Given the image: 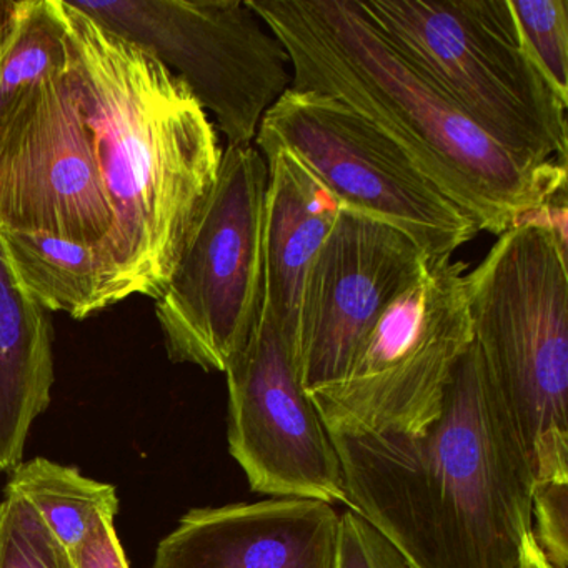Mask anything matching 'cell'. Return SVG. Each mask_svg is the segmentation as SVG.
<instances>
[{"label": "cell", "mask_w": 568, "mask_h": 568, "mask_svg": "<svg viewBox=\"0 0 568 568\" xmlns=\"http://www.w3.org/2000/svg\"><path fill=\"white\" fill-rule=\"evenodd\" d=\"M345 505L410 568H520L530 458L471 342L424 435H331Z\"/></svg>", "instance_id": "cell-1"}, {"label": "cell", "mask_w": 568, "mask_h": 568, "mask_svg": "<svg viewBox=\"0 0 568 568\" xmlns=\"http://www.w3.org/2000/svg\"><path fill=\"white\" fill-rule=\"evenodd\" d=\"M71 71L114 214V304L168 287L221 168L217 131L184 82L62 2Z\"/></svg>", "instance_id": "cell-2"}, {"label": "cell", "mask_w": 568, "mask_h": 568, "mask_svg": "<svg viewBox=\"0 0 568 568\" xmlns=\"http://www.w3.org/2000/svg\"><path fill=\"white\" fill-rule=\"evenodd\" d=\"M291 59V89L377 125L474 221L504 234L567 199V165L521 168L368 21L358 0H248Z\"/></svg>", "instance_id": "cell-3"}, {"label": "cell", "mask_w": 568, "mask_h": 568, "mask_svg": "<svg viewBox=\"0 0 568 568\" xmlns=\"http://www.w3.org/2000/svg\"><path fill=\"white\" fill-rule=\"evenodd\" d=\"M464 285L475 347L535 485L568 484L567 202L498 235Z\"/></svg>", "instance_id": "cell-4"}, {"label": "cell", "mask_w": 568, "mask_h": 568, "mask_svg": "<svg viewBox=\"0 0 568 568\" xmlns=\"http://www.w3.org/2000/svg\"><path fill=\"white\" fill-rule=\"evenodd\" d=\"M368 21L521 168L567 165V102L510 0H358Z\"/></svg>", "instance_id": "cell-5"}, {"label": "cell", "mask_w": 568, "mask_h": 568, "mask_svg": "<svg viewBox=\"0 0 568 568\" xmlns=\"http://www.w3.org/2000/svg\"><path fill=\"white\" fill-rule=\"evenodd\" d=\"M267 181V164L254 144L224 149L214 189L155 298L174 364L225 372L251 338L264 288Z\"/></svg>", "instance_id": "cell-6"}, {"label": "cell", "mask_w": 568, "mask_h": 568, "mask_svg": "<svg viewBox=\"0 0 568 568\" xmlns=\"http://www.w3.org/2000/svg\"><path fill=\"white\" fill-rule=\"evenodd\" d=\"M468 264L430 262L378 318L347 374L311 394L331 435H424L470 347Z\"/></svg>", "instance_id": "cell-7"}, {"label": "cell", "mask_w": 568, "mask_h": 568, "mask_svg": "<svg viewBox=\"0 0 568 568\" xmlns=\"http://www.w3.org/2000/svg\"><path fill=\"white\" fill-rule=\"evenodd\" d=\"M254 142L261 154L291 152L341 209L404 232L428 262L454 257L478 234L390 138L331 95L288 89Z\"/></svg>", "instance_id": "cell-8"}, {"label": "cell", "mask_w": 568, "mask_h": 568, "mask_svg": "<svg viewBox=\"0 0 568 568\" xmlns=\"http://www.w3.org/2000/svg\"><path fill=\"white\" fill-rule=\"evenodd\" d=\"M181 79L227 145L257 138L268 109L291 89V59L248 0L71 2Z\"/></svg>", "instance_id": "cell-9"}, {"label": "cell", "mask_w": 568, "mask_h": 568, "mask_svg": "<svg viewBox=\"0 0 568 568\" xmlns=\"http://www.w3.org/2000/svg\"><path fill=\"white\" fill-rule=\"evenodd\" d=\"M0 229L45 232L101 252L114 302V214L71 65L26 92L0 124Z\"/></svg>", "instance_id": "cell-10"}, {"label": "cell", "mask_w": 568, "mask_h": 568, "mask_svg": "<svg viewBox=\"0 0 568 568\" xmlns=\"http://www.w3.org/2000/svg\"><path fill=\"white\" fill-rule=\"evenodd\" d=\"M224 374L229 450L251 490L345 505L341 458L305 390L297 345L261 312Z\"/></svg>", "instance_id": "cell-11"}, {"label": "cell", "mask_w": 568, "mask_h": 568, "mask_svg": "<svg viewBox=\"0 0 568 568\" xmlns=\"http://www.w3.org/2000/svg\"><path fill=\"white\" fill-rule=\"evenodd\" d=\"M430 262L404 232L341 209L302 292L297 351L307 394L337 384L388 305Z\"/></svg>", "instance_id": "cell-12"}, {"label": "cell", "mask_w": 568, "mask_h": 568, "mask_svg": "<svg viewBox=\"0 0 568 568\" xmlns=\"http://www.w3.org/2000/svg\"><path fill=\"white\" fill-rule=\"evenodd\" d=\"M342 515L314 498L192 508L151 568H338Z\"/></svg>", "instance_id": "cell-13"}, {"label": "cell", "mask_w": 568, "mask_h": 568, "mask_svg": "<svg viewBox=\"0 0 568 568\" xmlns=\"http://www.w3.org/2000/svg\"><path fill=\"white\" fill-rule=\"evenodd\" d=\"M262 155L268 181L262 231L261 312L297 345L305 277L337 221L341 205L291 152L278 149Z\"/></svg>", "instance_id": "cell-14"}, {"label": "cell", "mask_w": 568, "mask_h": 568, "mask_svg": "<svg viewBox=\"0 0 568 568\" xmlns=\"http://www.w3.org/2000/svg\"><path fill=\"white\" fill-rule=\"evenodd\" d=\"M55 382L49 312L19 284L0 242V474L24 462L34 422Z\"/></svg>", "instance_id": "cell-15"}, {"label": "cell", "mask_w": 568, "mask_h": 568, "mask_svg": "<svg viewBox=\"0 0 568 568\" xmlns=\"http://www.w3.org/2000/svg\"><path fill=\"white\" fill-rule=\"evenodd\" d=\"M0 242L19 284L45 311L82 321L114 305L111 267L95 248L12 229H0Z\"/></svg>", "instance_id": "cell-16"}, {"label": "cell", "mask_w": 568, "mask_h": 568, "mask_svg": "<svg viewBox=\"0 0 568 568\" xmlns=\"http://www.w3.org/2000/svg\"><path fill=\"white\" fill-rule=\"evenodd\" d=\"M69 65L62 0H0V124L26 92Z\"/></svg>", "instance_id": "cell-17"}, {"label": "cell", "mask_w": 568, "mask_h": 568, "mask_svg": "<svg viewBox=\"0 0 568 568\" xmlns=\"http://www.w3.org/2000/svg\"><path fill=\"white\" fill-rule=\"evenodd\" d=\"M4 494L24 498L68 550L101 518H115L121 507L114 485L44 457L21 462L11 471Z\"/></svg>", "instance_id": "cell-18"}, {"label": "cell", "mask_w": 568, "mask_h": 568, "mask_svg": "<svg viewBox=\"0 0 568 568\" xmlns=\"http://www.w3.org/2000/svg\"><path fill=\"white\" fill-rule=\"evenodd\" d=\"M525 45L568 104V0H510Z\"/></svg>", "instance_id": "cell-19"}, {"label": "cell", "mask_w": 568, "mask_h": 568, "mask_svg": "<svg viewBox=\"0 0 568 568\" xmlns=\"http://www.w3.org/2000/svg\"><path fill=\"white\" fill-rule=\"evenodd\" d=\"M0 568H74L68 548L14 494L0 501Z\"/></svg>", "instance_id": "cell-20"}, {"label": "cell", "mask_w": 568, "mask_h": 568, "mask_svg": "<svg viewBox=\"0 0 568 568\" xmlns=\"http://www.w3.org/2000/svg\"><path fill=\"white\" fill-rule=\"evenodd\" d=\"M531 534L551 567H568V484L535 485Z\"/></svg>", "instance_id": "cell-21"}, {"label": "cell", "mask_w": 568, "mask_h": 568, "mask_svg": "<svg viewBox=\"0 0 568 568\" xmlns=\"http://www.w3.org/2000/svg\"><path fill=\"white\" fill-rule=\"evenodd\" d=\"M338 568H410V565L372 525L348 510L342 514Z\"/></svg>", "instance_id": "cell-22"}, {"label": "cell", "mask_w": 568, "mask_h": 568, "mask_svg": "<svg viewBox=\"0 0 568 568\" xmlns=\"http://www.w3.org/2000/svg\"><path fill=\"white\" fill-rule=\"evenodd\" d=\"M69 555L74 568H129L112 517L101 518Z\"/></svg>", "instance_id": "cell-23"}, {"label": "cell", "mask_w": 568, "mask_h": 568, "mask_svg": "<svg viewBox=\"0 0 568 568\" xmlns=\"http://www.w3.org/2000/svg\"><path fill=\"white\" fill-rule=\"evenodd\" d=\"M520 568H554L541 554L534 534H528L521 545Z\"/></svg>", "instance_id": "cell-24"}]
</instances>
